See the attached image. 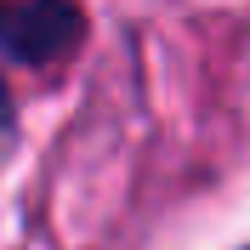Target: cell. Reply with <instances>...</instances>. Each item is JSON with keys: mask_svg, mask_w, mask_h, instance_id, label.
I'll return each instance as SVG.
<instances>
[{"mask_svg": "<svg viewBox=\"0 0 250 250\" xmlns=\"http://www.w3.org/2000/svg\"><path fill=\"white\" fill-rule=\"evenodd\" d=\"M85 40V12L74 0H0V57L51 68Z\"/></svg>", "mask_w": 250, "mask_h": 250, "instance_id": "obj_1", "label": "cell"}, {"mask_svg": "<svg viewBox=\"0 0 250 250\" xmlns=\"http://www.w3.org/2000/svg\"><path fill=\"white\" fill-rule=\"evenodd\" d=\"M12 137H17V114H12V97H6V80H0V154L12 148Z\"/></svg>", "mask_w": 250, "mask_h": 250, "instance_id": "obj_2", "label": "cell"}]
</instances>
